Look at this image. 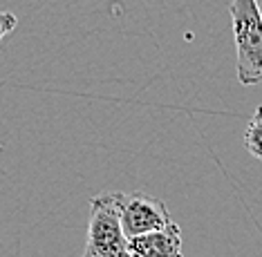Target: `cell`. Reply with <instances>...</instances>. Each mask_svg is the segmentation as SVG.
<instances>
[{
    "instance_id": "7a4b0ae2",
    "label": "cell",
    "mask_w": 262,
    "mask_h": 257,
    "mask_svg": "<svg viewBox=\"0 0 262 257\" xmlns=\"http://www.w3.org/2000/svg\"><path fill=\"white\" fill-rule=\"evenodd\" d=\"M121 193H101L90 199V224L81 257H130L128 237L119 215Z\"/></svg>"
},
{
    "instance_id": "277c9868",
    "label": "cell",
    "mask_w": 262,
    "mask_h": 257,
    "mask_svg": "<svg viewBox=\"0 0 262 257\" xmlns=\"http://www.w3.org/2000/svg\"><path fill=\"white\" fill-rule=\"evenodd\" d=\"M130 257H182V230L175 222L150 232L128 237Z\"/></svg>"
},
{
    "instance_id": "3957f363",
    "label": "cell",
    "mask_w": 262,
    "mask_h": 257,
    "mask_svg": "<svg viewBox=\"0 0 262 257\" xmlns=\"http://www.w3.org/2000/svg\"><path fill=\"white\" fill-rule=\"evenodd\" d=\"M119 215H121V228L126 232V237L157 230L172 222L168 206L162 199L146 193H121V197H119Z\"/></svg>"
},
{
    "instance_id": "5b68a950",
    "label": "cell",
    "mask_w": 262,
    "mask_h": 257,
    "mask_svg": "<svg viewBox=\"0 0 262 257\" xmlns=\"http://www.w3.org/2000/svg\"><path fill=\"white\" fill-rule=\"evenodd\" d=\"M244 146L251 157L262 159V105L255 110V114L251 116L247 132H244Z\"/></svg>"
},
{
    "instance_id": "8992f818",
    "label": "cell",
    "mask_w": 262,
    "mask_h": 257,
    "mask_svg": "<svg viewBox=\"0 0 262 257\" xmlns=\"http://www.w3.org/2000/svg\"><path fill=\"white\" fill-rule=\"evenodd\" d=\"M16 25H18L16 14H11V11H0V43H3L11 32H14Z\"/></svg>"
},
{
    "instance_id": "6da1fadb",
    "label": "cell",
    "mask_w": 262,
    "mask_h": 257,
    "mask_svg": "<svg viewBox=\"0 0 262 257\" xmlns=\"http://www.w3.org/2000/svg\"><path fill=\"white\" fill-rule=\"evenodd\" d=\"M237 81L242 85L262 83V14L258 0H233L231 3Z\"/></svg>"
}]
</instances>
